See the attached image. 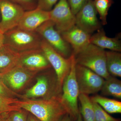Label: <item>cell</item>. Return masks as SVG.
<instances>
[{"mask_svg": "<svg viewBox=\"0 0 121 121\" xmlns=\"http://www.w3.org/2000/svg\"><path fill=\"white\" fill-rule=\"evenodd\" d=\"M60 96L40 99H20L19 106L40 121H61L68 113Z\"/></svg>", "mask_w": 121, "mask_h": 121, "instance_id": "1", "label": "cell"}, {"mask_svg": "<svg viewBox=\"0 0 121 121\" xmlns=\"http://www.w3.org/2000/svg\"><path fill=\"white\" fill-rule=\"evenodd\" d=\"M71 59L70 70L63 83L60 98L68 114L76 121L80 112L78 105L80 92L75 77V58L73 54Z\"/></svg>", "mask_w": 121, "mask_h": 121, "instance_id": "2", "label": "cell"}, {"mask_svg": "<svg viewBox=\"0 0 121 121\" xmlns=\"http://www.w3.org/2000/svg\"><path fill=\"white\" fill-rule=\"evenodd\" d=\"M74 56L76 64L91 69L105 79L110 76L107 69L104 49L90 43Z\"/></svg>", "mask_w": 121, "mask_h": 121, "instance_id": "3", "label": "cell"}, {"mask_svg": "<svg viewBox=\"0 0 121 121\" xmlns=\"http://www.w3.org/2000/svg\"><path fill=\"white\" fill-rule=\"evenodd\" d=\"M4 44L18 52L40 48L43 38L36 31L17 27L4 33Z\"/></svg>", "mask_w": 121, "mask_h": 121, "instance_id": "4", "label": "cell"}, {"mask_svg": "<svg viewBox=\"0 0 121 121\" xmlns=\"http://www.w3.org/2000/svg\"><path fill=\"white\" fill-rule=\"evenodd\" d=\"M40 48L55 72L59 88L62 91L64 80L70 70L71 56L69 58H64L43 39Z\"/></svg>", "mask_w": 121, "mask_h": 121, "instance_id": "5", "label": "cell"}, {"mask_svg": "<svg viewBox=\"0 0 121 121\" xmlns=\"http://www.w3.org/2000/svg\"><path fill=\"white\" fill-rule=\"evenodd\" d=\"M35 31L64 58H69L72 55L70 46L64 40L51 21L44 22Z\"/></svg>", "mask_w": 121, "mask_h": 121, "instance_id": "6", "label": "cell"}, {"mask_svg": "<svg viewBox=\"0 0 121 121\" xmlns=\"http://www.w3.org/2000/svg\"><path fill=\"white\" fill-rule=\"evenodd\" d=\"M75 74L80 93L87 95L100 91L105 82L104 78L94 72L76 64Z\"/></svg>", "mask_w": 121, "mask_h": 121, "instance_id": "7", "label": "cell"}, {"mask_svg": "<svg viewBox=\"0 0 121 121\" xmlns=\"http://www.w3.org/2000/svg\"><path fill=\"white\" fill-rule=\"evenodd\" d=\"M25 10L9 0H0V31L4 33L17 27Z\"/></svg>", "mask_w": 121, "mask_h": 121, "instance_id": "8", "label": "cell"}, {"mask_svg": "<svg viewBox=\"0 0 121 121\" xmlns=\"http://www.w3.org/2000/svg\"><path fill=\"white\" fill-rule=\"evenodd\" d=\"M49 12L50 20L60 33L69 30L76 25L75 15L72 13L67 0H60Z\"/></svg>", "mask_w": 121, "mask_h": 121, "instance_id": "9", "label": "cell"}, {"mask_svg": "<svg viewBox=\"0 0 121 121\" xmlns=\"http://www.w3.org/2000/svg\"><path fill=\"white\" fill-rule=\"evenodd\" d=\"M37 73L18 65L9 71L0 74L8 87L17 93L23 90Z\"/></svg>", "mask_w": 121, "mask_h": 121, "instance_id": "10", "label": "cell"}, {"mask_svg": "<svg viewBox=\"0 0 121 121\" xmlns=\"http://www.w3.org/2000/svg\"><path fill=\"white\" fill-rule=\"evenodd\" d=\"M97 13L94 1L89 0L75 15L76 25L91 35L101 28Z\"/></svg>", "mask_w": 121, "mask_h": 121, "instance_id": "11", "label": "cell"}, {"mask_svg": "<svg viewBox=\"0 0 121 121\" xmlns=\"http://www.w3.org/2000/svg\"><path fill=\"white\" fill-rule=\"evenodd\" d=\"M19 65L37 72L52 67L41 48L21 52Z\"/></svg>", "mask_w": 121, "mask_h": 121, "instance_id": "12", "label": "cell"}, {"mask_svg": "<svg viewBox=\"0 0 121 121\" xmlns=\"http://www.w3.org/2000/svg\"><path fill=\"white\" fill-rule=\"evenodd\" d=\"M60 34L64 40L70 46L72 54L74 56L81 52L90 43L91 35L76 25Z\"/></svg>", "mask_w": 121, "mask_h": 121, "instance_id": "13", "label": "cell"}, {"mask_svg": "<svg viewBox=\"0 0 121 121\" xmlns=\"http://www.w3.org/2000/svg\"><path fill=\"white\" fill-rule=\"evenodd\" d=\"M50 20L49 12L36 8L25 11L17 27L27 31H35L39 26Z\"/></svg>", "mask_w": 121, "mask_h": 121, "instance_id": "14", "label": "cell"}, {"mask_svg": "<svg viewBox=\"0 0 121 121\" xmlns=\"http://www.w3.org/2000/svg\"><path fill=\"white\" fill-rule=\"evenodd\" d=\"M21 52L4 44L0 48V74H3L19 65Z\"/></svg>", "mask_w": 121, "mask_h": 121, "instance_id": "15", "label": "cell"}, {"mask_svg": "<svg viewBox=\"0 0 121 121\" xmlns=\"http://www.w3.org/2000/svg\"><path fill=\"white\" fill-rule=\"evenodd\" d=\"M90 42L102 49L117 52L121 51V42L118 37H108L103 29L98 30L97 33L91 36Z\"/></svg>", "mask_w": 121, "mask_h": 121, "instance_id": "16", "label": "cell"}, {"mask_svg": "<svg viewBox=\"0 0 121 121\" xmlns=\"http://www.w3.org/2000/svg\"><path fill=\"white\" fill-rule=\"evenodd\" d=\"M106 66L108 73L114 77H121V54L114 51H106Z\"/></svg>", "mask_w": 121, "mask_h": 121, "instance_id": "17", "label": "cell"}, {"mask_svg": "<svg viewBox=\"0 0 121 121\" xmlns=\"http://www.w3.org/2000/svg\"><path fill=\"white\" fill-rule=\"evenodd\" d=\"M102 96H111L121 99V81L115 77L110 75L105 79L101 91Z\"/></svg>", "mask_w": 121, "mask_h": 121, "instance_id": "18", "label": "cell"}, {"mask_svg": "<svg viewBox=\"0 0 121 121\" xmlns=\"http://www.w3.org/2000/svg\"><path fill=\"white\" fill-rule=\"evenodd\" d=\"M90 98L92 101L99 105L107 112L111 114L121 113V101L98 95H95Z\"/></svg>", "mask_w": 121, "mask_h": 121, "instance_id": "19", "label": "cell"}, {"mask_svg": "<svg viewBox=\"0 0 121 121\" xmlns=\"http://www.w3.org/2000/svg\"><path fill=\"white\" fill-rule=\"evenodd\" d=\"M78 101L80 104L79 112L83 121H95L93 102L89 95L80 93Z\"/></svg>", "mask_w": 121, "mask_h": 121, "instance_id": "20", "label": "cell"}, {"mask_svg": "<svg viewBox=\"0 0 121 121\" xmlns=\"http://www.w3.org/2000/svg\"><path fill=\"white\" fill-rule=\"evenodd\" d=\"M20 99L8 98L0 95V114L21 109L19 106Z\"/></svg>", "mask_w": 121, "mask_h": 121, "instance_id": "21", "label": "cell"}, {"mask_svg": "<svg viewBox=\"0 0 121 121\" xmlns=\"http://www.w3.org/2000/svg\"><path fill=\"white\" fill-rule=\"evenodd\" d=\"M112 0H95L94 4L100 19L103 25L107 24V17L109 9L112 5Z\"/></svg>", "mask_w": 121, "mask_h": 121, "instance_id": "22", "label": "cell"}, {"mask_svg": "<svg viewBox=\"0 0 121 121\" xmlns=\"http://www.w3.org/2000/svg\"><path fill=\"white\" fill-rule=\"evenodd\" d=\"M93 103L95 113V121H121V119L111 117L97 103L94 102Z\"/></svg>", "mask_w": 121, "mask_h": 121, "instance_id": "23", "label": "cell"}, {"mask_svg": "<svg viewBox=\"0 0 121 121\" xmlns=\"http://www.w3.org/2000/svg\"><path fill=\"white\" fill-rule=\"evenodd\" d=\"M0 95L8 98H18L23 99V95L14 92L9 89L5 83L0 74Z\"/></svg>", "mask_w": 121, "mask_h": 121, "instance_id": "24", "label": "cell"}, {"mask_svg": "<svg viewBox=\"0 0 121 121\" xmlns=\"http://www.w3.org/2000/svg\"><path fill=\"white\" fill-rule=\"evenodd\" d=\"M29 113L27 111L21 109L9 112L8 121H27Z\"/></svg>", "mask_w": 121, "mask_h": 121, "instance_id": "25", "label": "cell"}, {"mask_svg": "<svg viewBox=\"0 0 121 121\" xmlns=\"http://www.w3.org/2000/svg\"><path fill=\"white\" fill-rule=\"evenodd\" d=\"M21 6L25 11H30L37 7V0H9Z\"/></svg>", "mask_w": 121, "mask_h": 121, "instance_id": "26", "label": "cell"}, {"mask_svg": "<svg viewBox=\"0 0 121 121\" xmlns=\"http://www.w3.org/2000/svg\"><path fill=\"white\" fill-rule=\"evenodd\" d=\"M89 0H67L72 13L75 15Z\"/></svg>", "mask_w": 121, "mask_h": 121, "instance_id": "27", "label": "cell"}, {"mask_svg": "<svg viewBox=\"0 0 121 121\" xmlns=\"http://www.w3.org/2000/svg\"><path fill=\"white\" fill-rule=\"evenodd\" d=\"M58 0H37V8L49 12L53 6L56 4Z\"/></svg>", "mask_w": 121, "mask_h": 121, "instance_id": "28", "label": "cell"}, {"mask_svg": "<svg viewBox=\"0 0 121 121\" xmlns=\"http://www.w3.org/2000/svg\"><path fill=\"white\" fill-rule=\"evenodd\" d=\"M9 112L0 114V121H8V117Z\"/></svg>", "mask_w": 121, "mask_h": 121, "instance_id": "29", "label": "cell"}, {"mask_svg": "<svg viewBox=\"0 0 121 121\" xmlns=\"http://www.w3.org/2000/svg\"><path fill=\"white\" fill-rule=\"evenodd\" d=\"M4 34L0 31V48L4 44Z\"/></svg>", "mask_w": 121, "mask_h": 121, "instance_id": "30", "label": "cell"}, {"mask_svg": "<svg viewBox=\"0 0 121 121\" xmlns=\"http://www.w3.org/2000/svg\"><path fill=\"white\" fill-rule=\"evenodd\" d=\"M61 121H76L73 119L69 114H67L64 116Z\"/></svg>", "mask_w": 121, "mask_h": 121, "instance_id": "31", "label": "cell"}, {"mask_svg": "<svg viewBox=\"0 0 121 121\" xmlns=\"http://www.w3.org/2000/svg\"><path fill=\"white\" fill-rule=\"evenodd\" d=\"M27 121H40L34 115L29 113Z\"/></svg>", "mask_w": 121, "mask_h": 121, "instance_id": "32", "label": "cell"}, {"mask_svg": "<svg viewBox=\"0 0 121 121\" xmlns=\"http://www.w3.org/2000/svg\"><path fill=\"white\" fill-rule=\"evenodd\" d=\"M76 121H83L82 117V115L80 114V112H79V114L78 115V116Z\"/></svg>", "mask_w": 121, "mask_h": 121, "instance_id": "33", "label": "cell"}, {"mask_svg": "<svg viewBox=\"0 0 121 121\" xmlns=\"http://www.w3.org/2000/svg\"></svg>", "mask_w": 121, "mask_h": 121, "instance_id": "34", "label": "cell"}]
</instances>
